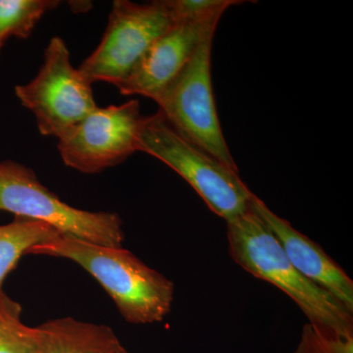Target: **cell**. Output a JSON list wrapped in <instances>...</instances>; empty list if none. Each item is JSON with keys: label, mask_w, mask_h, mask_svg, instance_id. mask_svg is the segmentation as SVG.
I'll return each instance as SVG.
<instances>
[{"label": "cell", "mask_w": 353, "mask_h": 353, "mask_svg": "<svg viewBox=\"0 0 353 353\" xmlns=\"http://www.w3.org/2000/svg\"><path fill=\"white\" fill-rule=\"evenodd\" d=\"M0 211L41 221L60 234L88 243L121 248L125 240L117 213L69 205L44 187L32 169L13 160L0 161Z\"/></svg>", "instance_id": "cell-4"}, {"label": "cell", "mask_w": 353, "mask_h": 353, "mask_svg": "<svg viewBox=\"0 0 353 353\" xmlns=\"http://www.w3.org/2000/svg\"><path fill=\"white\" fill-rule=\"evenodd\" d=\"M215 32L204 37L189 63L153 101L182 138L240 173L223 134L213 94L211 53Z\"/></svg>", "instance_id": "cell-5"}, {"label": "cell", "mask_w": 353, "mask_h": 353, "mask_svg": "<svg viewBox=\"0 0 353 353\" xmlns=\"http://www.w3.org/2000/svg\"><path fill=\"white\" fill-rule=\"evenodd\" d=\"M15 94L34 114L39 132L57 139L97 108L92 85L71 64L68 48L59 37L46 46L37 76L16 85Z\"/></svg>", "instance_id": "cell-7"}, {"label": "cell", "mask_w": 353, "mask_h": 353, "mask_svg": "<svg viewBox=\"0 0 353 353\" xmlns=\"http://www.w3.org/2000/svg\"><path fill=\"white\" fill-rule=\"evenodd\" d=\"M57 0H0V50L10 38L28 39Z\"/></svg>", "instance_id": "cell-13"}, {"label": "cell", "mask_w": 353, "mask_h": 353, "mask_svg": "<svg viewBox=\"0 0 353 353\" xmlns=\"http://www.w3.org/2000/svg\"><path fill=\"white\" fill-rule=\"evenodd\" d=\"M250 208L277 238L294 268L353 312V282L340 265L321 246L294 229L289 221L274 213L255 194L250 201Z\"/></svg>", "instance_id": "cell-10"}, {"label": "cell", "mask_w": 353, "mask_h": 353, "mask_svg": "<svg viewBox=\"0 0 353 353\" xmlns=\"http://www.w3.org/2000/svg\"><path fill=\"white\" fill-rule=\"evenodd\" d=\"M143 116L139 101L99 108L58 139L64 164L83 174H97L122 163L138 152Z\"/></svg>", "instance_id": "cell-8"}, {"label": "cell", "mask_w": 353, "mask_h": 353, "mask_svg": "<svg viewBox=\"0 0 353 353\" xmlns=\"http://www.w3.org/2000/svg\"><path fill=\"white\" fill-rule=\"evenodd\" d=\"M178 19L170 0L145 4L115 0L101 43L79 71L90 85L104 82L117 88Z\"/></svg>", "instance_id": "cell-6"}, {"label": "cell", "mask_w": 353, "mask_h": 353, "mask_svg": "<svg viewBox=\"0 0 353 353\" xmlns=\"http://www.w3.org/2000/svg\"><path fill=\"white\" fill-rule=\"evenodd\" d=\"M30 254L75 262L103 288L120 314L132 324L161 322L170 313L173 282L122 246L102 245L59 234L34 245Z\"/></svg>", "instance_id": "cell-1"}, {"label": "cell", "mask_w": 353, "mask_h": 353, "mask_svg": "<svg viewBox=\"0 0 353 353\" xmlns=\"http://www.w3.org/2000/svg\"><path fill=\"white\" fill-rule=\"evenodd\" d=\"M232 259L253 277L270 283L297 304L308 323L332 333L353 336V312L327 290L301 275L277 238L252 208L227 222Z\"/></svg>", "instance_id": "cell-2"}, {"label": "cell", "mask_w": 353, "mask_h": 353, "mask_svg": "<svg viewBox=\"0 0 353 353\" xmlns=\"http://www.w3.org/2000/svg\"><path fill=\"white\" fill-rule=\"evenodd\" d=\"M122 353H129V352H128V350H126V348H124V350H123Z\"/></svg>", "instance_id": "cell-16"}, {"label": "cell", "mask_w": 353, "mask_h": 353, "mask_svg": "<svg viewBox=\"0 0 353 353\" xmlns=\"http://www.w3.org/2000/svg\"><path fill=\"white\" fill-rule=\"evenodd\" d=\"M294 353H353V336L332 333L307 323Z\"/></svg>", "instance_id": "cell-15"}, {"label": "cell", "mask_w": 353, "mask_h": 353, "mask_svg": "<svg viewBox=\"0 0 353 353\" xmlns=\"http://www.w3.org/2000/svg\"><path fill=\"white\" fill-rule=\"evenodd\" d=\"M59 234L41 221L16 216L12 222L0 225V290L22 256L34 245L52 240Z\"/></svg>", "instance_id": "cell-12"}, {"label": "cell", "mask_w": 353, "mask_h": 353, "mask_svg": "<svg viewBox=\"0 0 353 353\" xmlns=\"http://www.w3.org/2000/svg\"><path fill=\"white\" fill-rule=\"evenodd\" d=\"M138 152L157 158L187 181L206 205L226 222L250 208L254 194L240 173L182 138L158 111L143 116Z\"/></svg>", "instance_id": "cell-3"}, {"label": "cell", "mask_w": 353, "mask_h": 353, "mask_svg": "<svg viewBox=\"0 0 353 353\" xmlns=\"http://www.w3.org/2000/svg\"><path fill=\"white\" fill-rule=\"evenodd\" d=\"M22 306L0 290V353H38V327L22 321Z\"/></svg>", "instance_id": "cell-14"}, {"label": "cell", "mask_w": 353, "mask_h": 353, "mask_svg": "<svg viewBox=\"0 0 353 353\" xmlns=\"http://www.w3.org/2000/svg\"><path fill=\"white\" fill-rule=\"evenodd\" d=\"M38 353H122L124 347L110 327L64 317L38 326Z\"/></svg>", "instance_id": "cell-11"}, {"label": "cell", "mask_w": 353, "mask_h": 353, "mask_svg": "<svg viewBox=\"0 0 353 353\" xmlns=\"http://www.w3.org/2000/svg\"><path fill=\"white\" fill-rule=\"evenodd\" d=\"M223 12L179 18L146 51L131 74L118 85L120 94L154 99L189 63L204 37L217 29Z\"/></svg>", "instance_id": "cell-9"}]
</instances>
